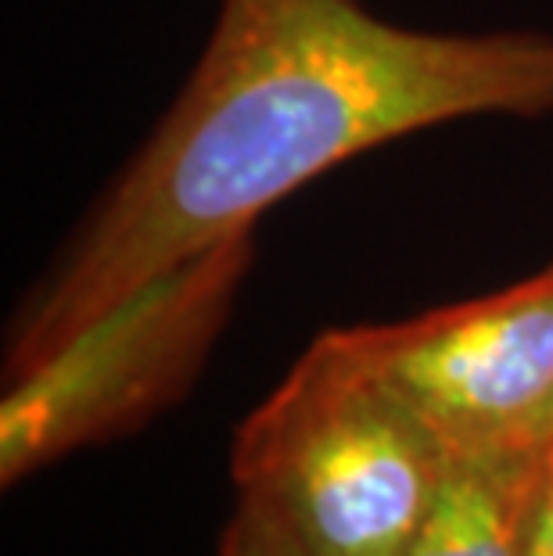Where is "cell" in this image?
Here are the masks:
<instances>
[{
  "instance_id": "1",
  "label": "cell",
  "mask_w": 553,
  "mask_h": 556,
  "mask_svg": "<svg viewBox=\"0 0 553 556\" xmlns=\"http://www.w3.org/2000/svg\"><path fill=\"white\" fill-rule=\"evenodd\" d=\"M553 115V29H420L363 0H219L166 115L11 319L8 377L316 176L461 119Z\"/></svg>"
},
{
  "instance_id": "2",
  "label": "cell",
  "mask_w": 553,
  "mask_h": 556,
  "mask_svg": "<svg viewBox=\"0 0 553 556\" xmlns=\"http://www.w3.org/2000/svg\"><path fill=\"white\" fill-rule=\"evenodd\" d=\"M445 448L331 334L302 352L234 434L230 475L302 556H403Z\"/></svg>"
},
{
  "instance_id": "3",
  "label": "cell",
  "mask_w": 553,
  "mask_h": 556,
  "mask_svg": "<svg viewBox=\"0 0 553 556\" xmlns=\"http://www.w3.org/2000/svg\"><path fill=\"white\" fill-rule=\"evenodd\" d=\"M255 263V230L187 258L8 377L0 481L137 431L187 395Z\"/></svg>"
},
{
  "instance_id": "4",
  "label": "cell",
  "mask_w": 553,
  "mask_h": 556,
  "mask_svg": "<svg viewBox=\"0 0 553 556\" xmlns=\"http://www.w3.org/2000/svg\"><path fill=\"white\" fill-rule=\"evenodd\" d=\"M445 453L546 442L553 420V266L481 299L327 330Z\"/></svg>"
},
{
  "instance_id": "5",
  "label": "cell",
  "mask_w": 553,
  "mask_h": 556,
  "mask_svg": "<svg viewBox=\"0 0 553 556\" xmlns=\"http://www.w3.org/2000/svg\"><path fill=\"white\" fill-rule=\"evenodd\" d=\"M546 442L445 453L435 500L403 556H525Z\"/></svg>"
},
{
  "instance_id": "6",
  "label": "cell",
  "mask_w": 553,
  "mask_h": 556,
  "mask_svg": "<svg viewBox=\"0 0 553 556\" xmlns=\"http://www.w3.org/2000/svg\"><path fill=\"white\" fill-rule=\"evenodd\" d=\"M219 556H302V549L263 506L238 495V510L223 531Z\"/></svg>"
},
{
  "instance_id": "7",
  "label": "cell",
  "mask_w": 553,
  "mask_h": 556,
  "mask_svg": "<svg viewBox=\"0 0 553 556\" xmlns=\"http://www.w3.org/2000/svg\"><path fill=\"white\" fill-rule=\"evenodd\" d=\"M525 556H553V438L546 442L543 475H539L532 520H528V546Z\"/></svg>"
},
{
  "instance_id": "8",
  "label": "cell",
  "mask_w": 553,
  "mask_h": 556,
  "mask_svg": "<svg viewBox=\"0 0 553 556\" xmlns=\"http://www.w3.org/2000/svg\"><path fill=\"white\" fill-rule=\"evenodd\" d=\"M550 438H553V420H550V434H546V442H550Z\"/></svg>"
}]
</instances>
